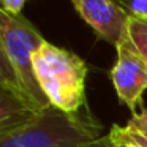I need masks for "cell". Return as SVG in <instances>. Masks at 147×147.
Instances as JSON below:
<instances>
[{
	"label": "cell",
	"instance_id": "obj_1",
	"mask_svg": "<svg viewBox=\"0 0 147 147\" xmlns=\"http://www.w3.org/2000/svg\"><path fill=\"white\" fill-rule=\"evenodd\" d=\"M106 134L89 106L74 114L48 106L30 122L0 134V147H98Z\"/></svg>",
	"mask_w": 147,
	"mask_h": 147
},
{
	"label": "cell",
	"instance_id": "obj_12",
	"mask_svg": "<svg viewBox=\"0 0 147 147\" xmlns=\"http://www.w3.org/2000/svg\"><path fill=\"white\" fill-rule=\"evenodd\" d=\"M123 131H125V134H127L131 141H134V142H138V144H141V146H146L147 147V133L133 130V128L127 127V125L123 127Z\"/></svg>",
	"mask_w": 147,
	"mask_h": 147
},
{
	"label": "cell",
	"instance_id": "obj_13",
	"mask_svg": "<svg viewBox=\"0 0 147 147\" xmlns=\"http://www.w3.org/2000/svg\"><path fill=\"white\" fill-rule=\"evenodd\" d=\"M115 2H117L119 5H120V7H123L125 10H127V7H128V3H130L131 0H115Z\"/></svg>",
	"mask_w": 147,
	"mask_h": 147
},
{
	"label": "cell",
	"instance_id": "obj_4",
	"mask_svg": "<svg viewBox=\"0 0 147 147\" xmlns=\"http://www.w3.org/2000/svg\"><path fill=\"white\" fill-rule=\"evenodd\" d=\"M115 49L117 59L111 70L112 86L128 109L136 112L138 106H142V95L147 90V65L131 45L127 33Z\"/></svg>",
	"mask_w": 147,
	"mask_h": 147
},
{
	"label": "cell",
	"instance_id": "obj_9",
	"mask_svg": "<svg viewBox=\"0 0 147 147\" xmlns=\"http://www.w3.org/2000/svg\"><path fill=\"white\" fill-rule=\"evenodd\" d=\"M127 127L138 130V131H142V133H147V109L142 108L141 112H133Z\"/></svg>",
	"mask_w": 147,
	"mask_h": 147
},
{
	"label": "cell",
	"instance_id": "obj_2",
	"mask_svg": "<svg viewBox=\"0 0 147 147\" xmlns=\"http://www.w3.org/2000/svg\"><path fill=\"white\" fill-rule=\"evenodd\" d=\"M33 70L51 106L70 114L87 106L86 79L89 67L79 55L45 41L33 54Z\"/></svg>",
	"mask_w": 147,
	"mask_h": 147
},
{
	"label": "cell",
	"instance_id": "obj_11",
	"mask_svg": "<svg viewBox=\"0 0 147 147\" xmlns=\"http://www.w3.org/2000/svg\"><path fill=\"white\" fill-rule=\"evenodd\" d=\"M127 11L130 14L147 18V0H131L127 7Z\"/></svg>",
	"mask_w": 147,
	"mask_h": 147
},
{
	"label": "cell",
	"instance_id": "obj_10",
	"mask_svg": "<svg viewBox=\"0 0 147 147\" xmlns=\"http://www.w3.org/2000/svg\"><path fill=\"white\" fill-rule=\"evenodd\" d=\"M27 0H0V8L10 14H21Z\"/></svg>",
	"mask_w": 147,
	"mask_h": 147
},
{
	"label": "cell",
	"instance_id": "obj_6",
	"mask_svg": "<svg viewBox=\"0 0 147 147\" xmlns=\"http://www.w3.org/2000/svg\"><path fill=\"white\" fill-rule=\"evenodd\" d=\"M40 111L29 98L0 86V134L30 122Z\"/></svg>",
	"mask_w": 147,
	"mask_h": 147
},
{
	"label": "cell",
	"instance_id": "obj_7",
	"mask_svg": "<svg viewBox=\"0 0 147 147\" xmlns=\"http://www.w3.org/2000/svg\"><path fill=\"white\" fill-rule=\"evenodd\" d=\"M0 86L5 87V89H10L13 92H16L18 95L26 96L30 100L29 93H27L26 87H24L22 81H21L19 74H18L16 68H14L13 62H11L10 55H8L5 45L0 38ZM32 101V100H30Z\"/></svg>",
	"mask_w": 147,
	"mask_h": 147
},
{
	"label": "cell",
	"instance_id": "obj_8",
	"mask_svg": "<svg viewBox=\"0 0 147 147\" xmlns=\"http://www.w3.org/2000/svg\"><path fill=\"white\" fill-rule=\"evenodd\" d=\"M127 36L147 65V18L130 14L127 22Z\"/></svg>",
	"mask_w": 147,
	"mask_h": 147
},
{
	"label": "cell",
	"instance_id": "obj_3",
	"mask_svg": "<svg viewBox=\"0 0 147 147\" xmlns=\"http://www.w3.org/2000/svg\"><path fill=\"white\" fill-rule=\"evenodd\" d=\"M0 38L30 100L40 109L51 106L40 89L33 70V54L46 41L43 35L22 14H10L0 8Z\"/></svg>",
	"mask_w": 147,
	"mask_h": 147
},
{
	"label": "cell",
	"instance_id": "obj_5",
	"mask_svg": "<svg viewBox=\"0 0 147 147\" xmlns=\"http://www.w3.org/2000/svg\"><path fill=\"white\" fill-rule=\"evenodd\" d=\"M81 18L92 27L96 36L112 46L127 33L128 13L115 0H70Z\"/></svg>",
	"mask_w": 147,
	"mask_h": 147
},
{
	"label": "cell",
	"instance_id": "obj_14",
	"mask_svg": "<svg viewBox=\"0 0 147 147\" xmlns=\"http://www.w3.org/2000/svg\"><path fill=\"white\" fill-rule=\"evenodd\" d=\"M98 147H103V141H101V142H100V144H98Z\"/></svg>",
	"mask_w": 147,
	"mask_h": 147
}]
</instances>
